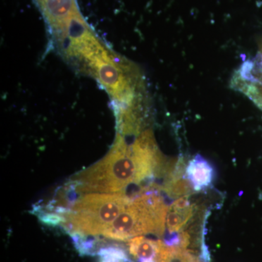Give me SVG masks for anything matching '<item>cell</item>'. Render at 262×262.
<instances>
[{
	"mask_svg": "<svg viewBox=\"0 0 262 262\" xmlns=\"http://www.w3.org/2000/svg\"><path fill=\"white\" fill-rule=\"evenodd\" d=\"M163 165L152 131H144L132 145L117 133L108 154L75 176L71 183L80 194L120 192L130 184L153 178Z\"/></svg>",
	"mask_w": 262,
	"mask_h": 262,
	"instance_id": "1",
	"label": "cell"
},
{
	"mask_svg": "<svg viewBox=\"0 0 262 262\" xmlns=\"http://www.w3.org/2000/svg\"><path fill=\"white\" fill-rule=\"evenodd\" d=\"M168 207L159 192L154 189L143 190L132 198L102 235L116 241H129L141 234L162 236L165 231Z\"/></svg>",
	"mask_w": 262,
	"mask_h": 262,
	"instance_id": "2",
	"label": "cell"
},
{
	"mask_svg": "<svg viewBox=\"0 0 262 262\" xmlns=\"http://www.w3.org/2000/svg\"><path fill=\"white\" fill-rule=\"evenodd\" d=\"M132 198L123 193H90L77 200L64 215L63 227L72 235H102Z\"/></svg>",
	"mask_w": 262,
	"mask_h": 262,
	"instance_id": "3",
	"label": "cell"
},
{
	"mask_svg": "<svg viewBox=\"0 0 262 262\" xmlns=\"http://www.w3.org/2000/svg\"><path fill=\"white\" fill-rule=\"evenodd\" d=\"M57 42L62 39L71 17L79 12L76 0H37Z\"/></svg>",
	"mask_w": 262,
	"mask_h": 262,
	"instance_id": "4",
	"label": "cell"
},
{
	"mask_svg": "<svg viewBox=\"0 0 262 262\" xmlns=\"http://www.w3.org/2000/svg\"><path fill=\"white\" fill-rule=\"evenodd\" d=\"M185 174L193 189L199 192L208 189L213 184L215 170L208 160L198 155L189 161Z\"/></svg>",
	"mask_w": 262,
	"mask_h": 262,
	"instance_id": "5",
	"label": "cell"
},
{
	"mask_svg": "<svg viewBox=\"0 0 262 262\" xmlns=\"http://www.w3.org/2000/svg\"><path fill=\"white\" fill-rule=\"evenodd\" d=\"M195 213V206L186 196L176 200L169 207L166 216L167 229L170 233L182 231Z\"/></svg>",
	"mask_w": 262,
	"mask_h": 262,
	"instance_id": "6",
	"label": "cell"
},
{
	"mask_svg": "<svg viewBox=\"0 0 262 262\" xmlns=\"http://www.w3.org/2000/svg\"><path fill=\"white\" fill-rule=\"evenodd\" d=\"M163 241H153L143 236H137L129 239L127 242L129 252L138 261L155 260L159 251Z\"/></svg>",
	"mask_w": 262,
	"mask_h": 262,
	"instance_id": "7",
	"label": "cell"
},
{
	"mask_svg": "<svg viewBox=\"0 0 262 262\" xmlns=\"http://www.w3.org/2000/svg\"><path fill=\"white\" fill-rule=\"evenodd\" d=\"M97 254L99 256L98 262H130L125 251L118 246L100 248Z\"/></svg>",
	"mask_w": 262,
	"mask_h": 262,
	"instance_id": "8",
	"label": "cell"
},
{
	"mask_svg": "<svg viewBox=\"0 0 262 262\" xmlns=\"http://www.w3.org/2000/svg\"><path fill=\"white\" fill-rule=\"evenodd\" d=\"M37 211V214L39 220L45 225L56 227L59 225H63L64 222V215L55 213V212L42 211V210H34Z\"/></svg>",
	"mask_w": 262,
	"mask_h": 262,
	"instance_id": "9",
	"label": "cell"
}]
</instances>
